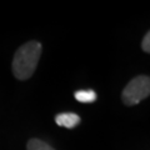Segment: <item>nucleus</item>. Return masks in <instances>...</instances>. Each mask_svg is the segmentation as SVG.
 <instances>
[{
    "mask_svg": "<svg viewBox=\"0 0 150 150\" xmlns=\"http://www.w3.org/2000/svg\"><path fill=\"white\" fill-rule=\"evenodd\" d=\"M43 53V45L39 41L31 40L23 44L14 54L11 70L18 80L25 81L35 73L38 63Z\"/></svg>",
    "mask_w": 150,
    "mask_h": 150,
    "instance_id": "obj_1",
    "label": "nucleus"
},
{
    "mask_svg": "<svg viewBox=\"0 0 150 150\" xmlns=\"http://www.w3.org/2000/svg\"><path fill=\"white\" fill-rule=\"evenodd\" d=\"M150 95V78L148 75H139L126 84L123 93L121 100L126 106L138 105L140 101Z\"/></svg>",
    "mask_w": 150,
    "mask_h": 150,
    "instance_id": "obj_2",
    "label": "nucleus"
},
{
    "mask_svg": "<svg viewBox=\"0 0 150 150\" xmlns=\"http://www.w3.org/2000/svg\"><path fill=\"white\" fill-rule=\"evenodd\" d=\"M56 124L59 126H65V128H75L79 123H80V118L76 115V114H59L58 116L55 118Z\"/></svg>",
    "mask_w": 150,
    "mask_h": 150,
    "instance_id": "obj_3",
    "label": "nucleus"
},
{
    "mask_svg": "<svg viewBox=\"0 0 150 150\" xmlns=\"http://www.w3.org/2000/svg\"><path fill=\"white\" fill-rule=\"evenodd\" d=\"M26 150H55V149L51 145L43 142V140L31 138L29 139V142L26 144Z\"/></svg>",
    "mask_w": 150,
    "mask_h": 150,
    "instance_id": "obj_4",
    "label": "nucleus"
},
{
    "mask_svg": "<svg viewBox=\"0 0 150 150\" xmlns=\"http://www.w3.org/2000/svg\"><path fill=\"white\" fill-rule=\"evenodd\" d=\"M74 95L81 103H93L94 100H96V94L93 90H80L76 91Z\"/></svg>",
    "mask_w": 150,
    "mask_h": 150,
    "instance_id": "obj_5",
    "label": "nucleus"
},
{
    "mask_svg": "<svg viewBox=\"0 0 150 150\" xmlns=\"http://www.w3.org/2000/svg\"><path fill=\"white\" fill-rule=\"evenodd\" d=\"M142 49L143 51H145V53H150V33L148 31L146 34L144 35L143 38V41H142Z\"/></svg>",
    "mask_w": 150,
    "mask_h": 150,
    "instance_id": "obj_6",
    "label": "nucleus"
}]
</instances>
